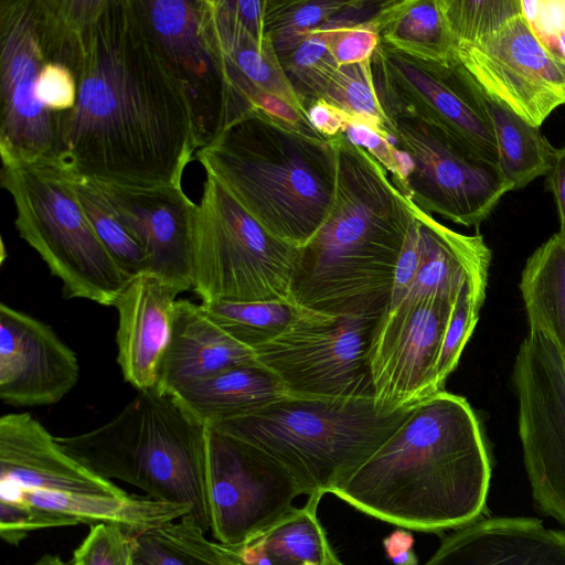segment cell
<instances>
[{"label": "cell", "instance_id": "obj_1", "mask_svg": "<svg viewBox=\"0 0 565 565\" xmlns=\"http://www.w3.org/2000/svg\"><path fill=\"white\" fill-rule=\"evenodd\" d=\"M83 45L76 104L55 113L53 158L102 183L181 185L196 150L190 111L138 0H103Z\"/></svg>", "mask_w": 565, "mask_h": 565}, {"label": "cell", "instance_id": "obj_2", "mask_svg": "<svg viewBox=\"0 0 565 565\" xmlns=\"http://www.w3.org/2000/svg\"><path fill=\"white\" fill-rule=\"evenodd\" d=\"M490 479L475 412L466 398L443 390L416 404L332 494L398 527L439 533L480 518Z\"/></svg>", "mask_w": 565, "mask_h": 565}, {"label": "cell", "instance_id": "obj_3", "mask_svg": "<svg viewBox=\"0 0 565 565\" xmlns=\"http://www.w3.org/2000/svg\"><path fill=\"white\" fill-rule=\"evenodd\" d=\"M331 139L339 159L334 205L316 235L298 248L289 299L332 316H382L412 201L366 150L344 134Z\"/></svg>", "mask_w": 565, "mask_h": 565}, {"label": "cell", "instance_id": "obj_4", "mask_svg": "<svg viewBox=\"0 0 565 565\" xmlns=\"http://www.w3.org/2000/svg\"><path fill=\"white\" fill-rule=\"evenodd\" d=\"M196 158L256 222L295 247L316 235L334 205L332 139L262 109L234 121Z\"/></svg>", "mask_w": 565, "mask_h": 565}, {"label": "cell", "instance_id": "obj_5", "mask_svg": "<svg viewBox=\"0 0 565 565\" xmlns=\"http://www.w3.org/2000/svg\"><path fill=\"white\" fill-rule=\"evenodd\" d=\"M94 473L139 488L148 497L188 505L210 530L206 494L207 425L172 392L138 391L110 420L83 434L55 437Z\"/></svg>", "mask_w": 565, "mask_h": 565}, {"label": "cell", "instance_id": "obj_6", "mask_svg": "<svg viewBox=\"0 0 565 565\" xmlns=\"http://www.w3.org/2000/svg\"><path fill=\"white\" fill-rule=\"evenodd\" d=\"M414 406L394 409L376 404L374 397L289 393L210 427L247 444L284 468L301 494L321 499L342 487Z\"/></svg>", "mask_w": 565, "mask_h": 565}, {"label": "cell", "instance_id": "obj_7", "mask_svg": "<svg viewBox=\"0 0 565 565\" xmlns=\"http://www.w3.org/2000/svg\"><path fill=\"white\" fill-rule=\"evenodd\" d=\"M0 179L13 200L19 235L61 280L64 296L114 307L134 277L95 234L73 190L71 170L42 158L2 166Z\"/></svg>", "mask_w": 565, "mask_h": 565}, {"label": "cell", "instance_id": "obj_8", "mask_svg": "<svg viewBox=\"0 0 565 565\" xmlns=\"http://www.w3.org/2000/svg\"><path fill=\"white\" fill-rule=\"evenodd\" d=\"M298 247L256 222L206 174L193 226V286L201 302L289 301Z\"/></svg>", "mask_w": 565, "mask_h": 565}, {"label": "cell", "instance_id": "obj_9", "mask_svg": "<svg viewBox=\"0 0 565 565\" xmlns=\"http://www.w3.org/2000/svg\"><path fill=\"white\" fill-rule=\"evenodd\" d=\"M384 114L408 199L422 211L478 227L513 191L497 166L470 152L433 121L412 113Z\"/></svg>", "mask_w": 565, "mask_h": 565}, {"label": "cell", "instance_id": "obj_10", "mask_svg": "<svg viewBox=\"0 0 565 565\" xmlns=\"http://www.w3.org/2000/svg\"><path fill=\"white\" fill-rule=\"evenodd\" d=\"M384 113H412L438 125L477 157L497 166L488 96L458 56L409 54L379 41L370 58Z\"/></svg>", "mask_w": 565, "mask_h": 565}, {"label": "cell", "instance_id": "obj_11", "mask_svg": "<svg viewBox=\"0 0 565 565\" xmlns=\"http://www.w3.org/2000/svg\"><path fill=\"white\" fill-rule=\"evenodd\" d=\"M381 316H332L296 306L290 324L254 349L290 394L373 397L369 345Z\"/></svg>", "mask_w": 565, "mask_h": 565}, {"label": "cell", "instance_id": "obj_12", "mask_svg": "<svg viewBox=\"0 0 565 565\" xmlns=\"http://www.w3.org/2000/svg\"><path fill=\"white\" fill-rule=\"evenodd\" d=\"M181 88L196 149L238 120L207 0H138Z\"/></svg>", "mask_w": 565, "mask_h": 565}, {"label": "cell", "instance_id": "obj_13", "mask_svg": "<svg viewBox=\"0 0 565 565\" xmlns=\"http://www.w3.org/2000/svg\"><path fill=\"white\" fill-rule=\"evenodd\" d=\"M512 380L533 498L565 527V359L546 335L530 329Z\"/></svg>", "mask_w": 565, "mask_h": 565}, {"label": "cell", "instance_id": "obj_14", "mask_svg": "<svg viewBox=\"0 0 565 565\" xmlns=\"http://www.w3.org/2000/svg\"><path fill=\"white\" fill-rule=\"evenodd\" d=\"M206 494L213 537L235 545L285 519L301 491L262 452L207 426Z\"/></svg>", "mask_w": 565, "mask_h": 565}, {"label": "cell", "instance_id": "obj_15", "mask_svg": "<svg viewBox=\"0 0 565 565\" xmlns=\"http://www.w3.org/2000/svg\"><path fill=\"white\" fill-rule=\"evenodd\" d=\"M47 63L35 0L0 1V156L2 166L53 158L55 113L38 98Z\"/></svg>", "mask_w": 565, "mask_h": 565}, {"label": "cell", "instance_id": "obj_16", "mask_svg": "<svg viewBox=\"0 0 565 565\" xmlns=\"http://www.w3.org/2000/svg\"><path fill=\"white\" fill-rule=\"evenodd\" d=\"M486 95L527 124L541 127L565 104V62L535 36L522 14L494 33L456 47Z\"/></svg>", "mask_w": 565, "mask_h": 565}, {"label": "cell", "instance_id": "obj_17", "mask_svg": "<svg viewBox=\"0 0 565 565\" xmlns=\"http://www.w3.org/2000/svg\"><path fill=\"white\" fill-rule=\"evenodd\" d=\"M455 300L431 296L383 312L367 352L376 404L403 408L443 391L435 366Z\"/></svg>", "mask_w": 565, "mask_h": 565}, {"label": "cell", "instance_id": "obj_18", "mask_svg": "<svg viewBox=\"0 0 565 565\" xmlns=\"http://www.w3.org/2000/svg\"><path fill=\"white\" fill-rule=\"evenodd\" d=\"M94 182L146 250L148 273L182 292L192 289L193 226L198 204L186 196L182 185L131 188Z\"/></svg>", "mask_w": 565, "mask_h": 565}, {"label": "cell", "instance_id": "obj_19", "mask_svg": "<svg viewBox=\"0 0 565 565\" xmlns=\"http://www.w3.org/2000/svg\"><path fill=\"white\" fill-rule=\"evenodd\" d=\"M76 354L44 322L0 305V398L11 406L60 402L76 385Z\"/></svg>", "mask_w": 565, "mask_h": 565}, {"label": "cell", "instance_id": "obj_20", "mask_svg": "<svg viewBox=\"0 0 565 565\" xmlns=\"http://www.w3.org/2000/svg\"><path fill=\"white\" fill-rule=\"evenodd\" d=\"M0 488L70 495L127 493L67 455L28 413L0 418Z\"/></svg>", "mask_w": 565, "mask_h": 565}, {"label": "cell", "instance_id": "obj_21", "mask_svg": "<svg viewBox=\"0 0 565 565\" xmlns=\"http://www.w3.org/2000/svg\"><path fill=\"white\" fill-rule=\"evenodd\" d=\"M182 291L158 276H135L119 295L117 362L137 391L157 386L158 371L169 344L177 296Z\"/></svg>", "mask_w": 565, "mask_h": 565}, {"label": "cell", "instance_id": "obj_22", "mask_svg": "<svg viewBox=\"0 0 565 565\" xmlns=\"http://www.w3.org/2000/svg\"><path fill=\"white\" fill-rule=\"evenodd\" d=\"M425 565H565V532L535 518L477 519L446 535Z\"/></svg>", "mask_w": 565, "mask_h": 565}, {"label": "cell", "instance_id": "obj_23", "mask_svg": "<svg viewBox=\"0 0 565 565\" xmlns=\"http://www.w3.org/2000/svg\"><path fill=\"white\" fill-rule=\"evenodd\" d=\"M256 364L254 350L226 333L201 303L177 300L170 341L158 371V388L174 392L217 372Z\"/></svg>", "mask_w": 565, "mask_h": 565}, {"label": "cell", "instance_id": "obj_24", "mask_svg": "<svg viewBox=\"0 0 565 565\" xmlns=\"http://www.w3.org/2000/svg\"><path fill=\"white\" fill-rule=\"evenodd\" d=\"M211 21L223 58L238 119L256 108L263 93L301 107L287 81L269 34L256 36L230 11L225 0H207Z\"/></svg>", "mask_w": 565, "mask_h": 565}, {"label": "cell", "instance_id": "obj_25", "mask_svg": "<svg viewBox=\"0 0 565 565\" xmlns=\"http://www.w3.org/2000/svg\"><path fill=\"white\" fill-rule=\"evenodd\" d=\"M419 228L422 258L417 274L402 301L441 296L456 299L467 280L487 284L491 250L479 233L456 232L412 202Z\"/></svg>", "mask_w": 565, "mask_h": 565}, {"label": "cell", "instance_id": "obj_26", "mask_svg": "<svg viewBox=\"0 0 565 565\" xmlns=\"http://www.w3.org/2000/svg\"><path fill=\"white\" fill-rule=\"evenodd\" d=\"M320 498H308L285 519L247 541L221 544L236 565H343L317 516Z\"/></svg>", "mask_w": 565, "mask_h": 565}, {"label": "cell", "instance_id": "obj_27", "mask_svg": "<svg viewBox=\"0 0 565 565\" xmlns=\"http://www.w3.org/2000/svg\"><path fill=\"white\" fill-rule=\"evenodd\" d=\"M172 393L207 426L248 414L289 394L282 382L260 364L234 366Z\"/></svg>", "mask_w": 565, "mask_h": 565}, {"label": "cell", "instance_id": "obj_28", "mask_svg": "<svg viewBox=\"0 0 565 565\" xmlns=\"http://www.w3.org/2000/svg\"><path fill=\"white\" fill-rule=\"evenodd\" d=\"M520 289L530 329L546 335L565 359V235L555 233L527 258Z\"/></svg>", "mask_w": 565, "mask_h": 565}, {"label": "cell", "instance_id": "obj_29", "mask_svg": "<svg viewBox=\"0 0 565 565\" xmlns=\"http://www.w3.org/2000/svg\"><path fill=\"white\" fill-rule=\"evenodd\" d=\"M380 42L433 58L457 56L438 0L384 1L373 18Z\"/></svg>", "mask_w": 565, "mask_h": 565}, {"label": "cell", "instance_id": "obj_30", "mask_svg": "<svg viewBox=\"0 0 565 565\" xmlns=\"http://www.w3.org/2000/svg\"><path fill=\"white\" fill-rule=\"evenodd\" d=\"M488 107L498 147L497 167L512 190L547 175L555 148L541 128L527 124L497 99L488 97Z\"/></svg>", "mask_w": 565, "mask_h": 565}, {"label": "cell", "instance_id": "obj_31", "mask_svg": "<svg viewBox=\"0 0 565 565\" xmlns=\"http://www.w3.org/2000/svg\"><path fill=\"white\" fill-rule=\"evenodd\" d=\"M190 518L183 516L132 535L134 565H236L210 541Z\"/></svg>", "mask_w": 565, "mask_h": 565}, {"label": "cell", "instance_id": "obj_32", "mask_svg": "<svg viewBox=\"0 0 565 565\" xmlns=\"http://www.w3.org/2000/svg\"><path fill=\"white\" fill-rule=\"evenodd\" d=\"M71 177L84 214L116 263L130 277L148 273L149 258L146 250L117 216L96 183L72 170Z\"/></svg>", "mask_w": 565, "mask_h": 565}, {"label": "cell", "instance_id": "obj_33", "mask_svg": "<svg viewBox=\"0 0 565 565\" xmlns=\"http://www.w3.org/2000/svg\"><path fill=\"white\" fill-rule=\"evenodd\" d=\"M201 305L226 333L253 350L279 335L296 315V306L281 300H213Z\"/></svg>", "mask_w": 565, "mask_h": 565}, {"label": "cell", "instance_id": "obj_34", "mask_svg": "<svg viewBox=\"0 0 565 565\" xmlns=\"http://www.w3.org/2000/svg\"><path fill=\"white\" fill-rule=\"evenodd\" d=\"M353 3L354 0H266L265 29L277 56L294 50L310 32Z\"/></svg>", "mask_w": 565, "mask_h": 565}, {"label": "cell", "instance_id": "obj_35", "mask_svg": "<svg viewBox=\"0 0 565 565\" xmlns=\"http://www.w3.org/2000/svg\"><path fill=\"white\" fill-rule=\"evenodd\" d=\"M282 72L301 107L308 108L323 99L339 68L321 26L290 52L278 56Z\"/></svg>", "mask_w": 565, "mask_h": 565}, {"label": "cell", "instance_id": "obj_36", "mask_svg": "<svg viewBox=\"0 0 565 565\" xmlns=\"http://www.w3.org/2000/svg\"><path fill=\"white\" fill-rule=\"evenodd\" d=\"M455 43H475L522 14L520 0H438Z\"/></svg>", "mask_w": 565, "mask_h": 565}, {"label": "cell", "instance_id": "obj_37", "mask_svg": "<svg viewBox=\"0 0 565 565\" xmlns=\"http://www.w3.org/2000/svg\"><path fill=\"white\" fill-rule=\"evenodd\" d=\"M323 100L380 131H386L388 121L373 87L370 60L339 66Z\"/></svg>", "mask_w": 565, "mask_h": 565}, {"label": "cell", "instance_id": "obj_38", "mask_svg": "<svg viewBox=\"0 0 565 565\" xmlns=\"http://www.w3.org/2000/svg\"><path fill=\"white\" fill-rule=\"evenodd\" d=\"M486 288L484 282L467 280L456 297L435 366L440 390H444L447 377L457 367L463 348L475 330L486 298Z\"/></svg>", "mask_w": 565, "mask_h": 565}, {"label": "cell", "instance_id": "obj_39", "mask_svg": "<svg viewBox=\"0 0 565 565\" xmlns=\"http://www.w3.org/2000/svg\"><path fill=\"white\" fill-rule=\"evenodd\" d=\"M73 565H134L132 534L111 524H96L73 553Z\"/></svg>", "mask_w": 565, "mask_h": 565}, {"label": "cell", "instance_id": "obj_40", "mask_svg": "<svg viewBox=\"0 0 565 565\" xmlns=\"http://www.w3.org/2000/svg\"><path fill=\"white\" fill-rule=\"evenodd\" d=\"M73 525L63 515L26 502L0 499V536L8 544L17 546L34 531Z\"/></svg>", "mask_w": 565, "mask_h": 565}, {"label": "cell", "instance_id": "obj_41", "mask_svg": "<svg viewBox=\"0 0 565 565\" xmlns=\"http://www.w3.org/2000/svg\"><path fill=\"white\" fill-rule=\"evenodd\" d=\"M520 1L522 15L535 36L550 52L565 62L564 0Z\"/></svg>", "mask_w": 565, "mask_h": 565}, {"label": "cell", "instance_id": "obj_42", "mask_svg": "<svg viewBox=\"0 0 565 565\" xmlns=\"http://www.w3.org/2000/svg\"><path fill=\"white\" fill-rule=\"evenodd\" d=\"M343 134L351 143L366 150L391 174L395 186L407 198V186L397 162V149L390 141L387 131H380L352 117Z\"/></svg>", "mask_w": 565, "mask_h": 565}, {"label": "cell", "instance_id": "obj_43", "mask_svg": "<svg viewBox=\"0 0 565 565\" xmlns=\"http://www.w3.org/2000/svg\"><path fill=\"white\" fill-rule=\"evenodd\" d=\"M40 102L51 111L72 109L77 99V83L68 67L57 63H46L36 83Z\"/></svg>", "mask_w": 565, "mask_h": 565}, {"label": "cell", "instance_id": "obj_44", "mask_svg": "<svg viewBox=\"0 0 565 565\" xmlns=\"http://www.w3.org/2000/svg\"><path fill=\"white\" fill-rule=\"evenodd\" d=\"M422 239L418 225L412 213L408 231L397 259L390 303L386 310L398 306L405 298L419 267Z\"/></svg>", "mask_w": 565, "mask_h": 565}, {"label": "cell", "instance_id": "obj_45", "mask_svg": "<svg viewBox=\"0 0 565 565\" xmlns=\"http://www.w3.org/2000/svg\"><path fill=\"white\" fill-rule=\"evenodd\" d=\"M307 116L313 128L326 138L343 134L353 117L323 99L311 105Z\"/></svg>", "mask_w": 565, "mask_h": 565}, {"label": "cell", "instance_id": "obj_46", "mask_svg": "<svg viewBox=\"0 0 565 565\" xmlns=\"http://www.w3.org/2000/svg\"><path fill=\"white\" fill-rule=\"evenodd\" d=\"M383 548L393 565H418L414 537L406 529L399 527L384 537Z\"/></svg>", "mask_w": 565, "mask_h": 565}, {"label": "cell", "instance_id": "obj_47", "mask_svg": "<svg viewBox=\"0 0 565 565\" xmlns=\"http://www.w3.org/2000/svg\"><path fill=\"white\" fill-rule=\"evenodd\" d=\"M546 188L553 194L559 217V231L565 235V146L555 149L554 162L546 175Z\"/></svg>", "mask_w": 565, "mask_h": 565}, {"label": "cell", "instance_id": "obj_48", "mask_svg": "<svg viewBox=\"0 0 565 565\" xmlns=\"http://www.w3.org/2000/svg\"><path fill=\"white\" fill-rule=\"evenodd\" d=\"M564 3H565V0H564Z\"/></svg>", "mask_w": 565, "mask_h": 565}]
</instances>
